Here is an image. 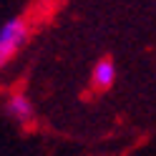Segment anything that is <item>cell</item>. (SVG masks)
I'll list each match as a JSON object with an SVG mask.
<instances>
[{"instance_id": "cell-3", "label": "cell", "mask_w": 156, "mask_h": 156, "mask_svg": "<svg viewBox=\"0 0 156 156\" xmlns=\"http://www.w3.org/2000/svg\"><path fill=\"white\" fill-rule=\"evenodd\" d=\"M91 81H93L96 88H111V86L116 83V66H113V61L103 58V61L96 63L93 71H91Z\"/></svg>"}, {"instance_id": "cell-1", "label": "cell", "mask_w": 156, "mask_h": 156, "mask_svg": "<svg viewBox=\"0 0 156 156\" xmlns=\"http://www.w3.org/2000/svg\"><path fill=\"white\" fill-rule=\"evenodd\" d=\"M28 33H30L28 23L20 15H15V18H10V20H5L0 25V68H5L18 55V51L28 41Z\"/></svg>"}, {"instance_id": "cell-2", "label": "cell", "mask_w": 156, "mask_h": 156, "mask_svg": "<svg viewBox=\"0 0 156 156\" xmlns=\"http://www.w3.org/2000/svg\"><path fill=\"white\" fill-rule=\"evenodd\" d=\"M5 111H8V116H10L13 121H18V123H30L33 119H35V108H33V101L28 98L25 93H13L10 98L5 101Z\"/></svg>"}]
</instances>
